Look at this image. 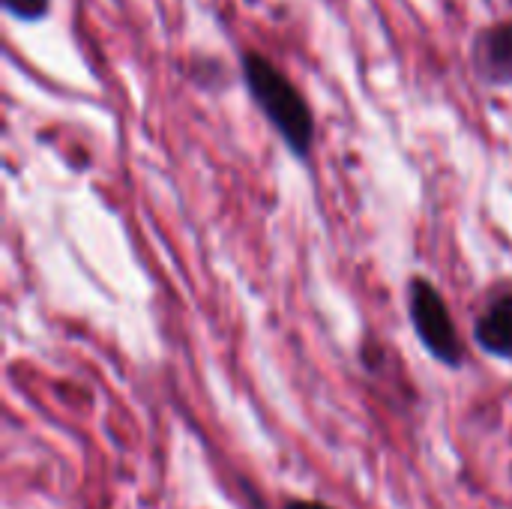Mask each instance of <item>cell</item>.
I'll return each mask as SVG.
<instances>
[{"label": "cell", "instance_id": "1", "mask_svg": "<svg viewBox=\"0 0 512 509\" xmlns=\"http://www.w3.org/2000/svg\"><path fill=\"white\" fill-rule=\"evenodd\" d=\"M243 81L252 102L276 129V135L285 141L291 156L309 159L315 144V114L303 99V93L297 90V84L264 54L255 51L243 54Z\"/></svg>", "mask_w": 512, "mask_h": 509}, {"label": "cell", "instance_id": "2", "mask_svg": "<svg viewBox=\"0 0 512 509\" xmlns=\"http://www.w3.org/2000/svg\"><path fill=\"white\" fill-rule=\"evenodd\" d=\"M408 312L417 339L423 348L447 369H459L465 363V345L450 315L447 300L429 279H414L408 288Z\"/></svg>", "mask_w": 512, "mask_h": 509}, {"label": "cell", "instance_id": "3", "mask_svg": "<svg viewBox=\"0 0 512 509\" xmlns=\"http://www.w3.org/2000/svg\"><path fill=\"white\" fill-rule=\"evenodd\" d=\"M471 63L483 84H512V21L489 24L474 36Z\"/></svg>", "mask_w": 512, "mask_h": 509}, {"label": "cell", "instance_id": "4", "mask_svg": "<svg viewBox=\"0 0 512 509\" xmlns=\"http://www.w3.org/2000/svg\"><path fill=\"white\" fill-rule=\"evenodd\" d=\"M477 345L498 360H512V285L498 288L474 321Z\"/></svg>", "mask_w": 512, "mask_h": 509}, {"label": "cell", "instance_id": "5", "mask_svg": "<svg viewBox=\"0 0 512 509\" xmlns=\"http://www.w3.org/2000/svg\"><path fill=\"white\" fill-rule=\"evenodd\" d=\"M51 0H3V9L18 21H39L48 15Z\"/></svg>", "mask_w": 512, "mask_h": 509}, {"label": "cell", "instance_id": "6", "mask_svg": "<svg viewBox=\"0 0 512 509\" xmlns=\"http://www.w3.org/2000/svg\"><path fill=\"white\" fill-rule=\"evenodd\" d=\"M285 509H330L327 504H318V501H288Z\"/></svg>", "mask_w": 512, "mask_h": 509}]
</instances>
